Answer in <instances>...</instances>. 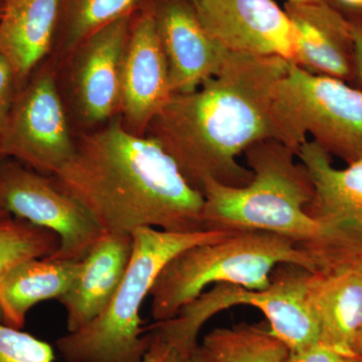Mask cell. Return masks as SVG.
<instances>
[{"mask_svg":"<svg viewBox=\"0 0 362 362\" xmlns=\"http://www.w3.org/2000/svg\"><path fill=\"white\" fill-rule=\"evenodd\" d=\"M183 362H216L209 356V354L202 349L201 345H199L197 349L194 352L189 354L187 357H185Z\"/></svg>","mask_w":362,"mask_h":362,"instance_id":"29","label":"cell"},{"mask_svg":"<svg viewBox=\"0 0 362 362\" xmlns=\"http://www.w3.org/2000/svg\"><path fill=\"white\" fill-rule=\"evenodd\" d=\"M307 290L320 325V342L356 352L362 328V258L337 270L310 272Z\"/></svg>","mask_w":362,"mask_h":362,"instance_id":"17","label":"cell"},{"mask_svg":"<svg viewBox=\"0 0 362 362\" xmlns=\"http://www.w3.org/2000/svg\"><path fill=\"white\" fill-rule=\"evenodd\" d=\"M238 232L173 233L137 228L125 277L110 303L97 318L59 338L57 350L65 362H142L151 334L142 327L140 309L164 267L188 247L225 240Z\"/></svg>","mask_w":362,"mask_h":362,"instance_id":"4","label":"cell"},{"mask_svg":"<svg viewBox=\"0 0 362 362\" xmlns=\"http://www.w3.org/2000/svg\"><path fill=\"white\" fill-rule=\"evenodd\" d=\"M2 13H4V4H0V18H1Z\"/></svg>","mask_w":362,"mask_h":362,"instance_id":"32","label":"cell"},{"mask_svg":"<svg viewBox=\"0 0 362 362\" xmlns=\"http://www.w3.org/2000/svg\"><path fill=\"white\" fill-rule=\"evenodd\" d=\"M173 96L153 0H142L131 16L124 52L120 120L134 134L146 135L150 123Z\"/></svg>","mask_w":362,"mask_h":362,"instance_id":"10","label":"cell"},{"mask_svg":"<svg viewBox=\"0 0 362 362\" xmlns=\"http://www.w3.org/2000/svg\"><path fill=\"white\" fill-rule=\"evenodd\" d=\"M289 4H333L332 0H286Z\"/></svg>","mask_w":362,"mask_h":362,"instance_id":"30","label":"cell"},{"mask_svg":"<svg viewBox=\"0 0 362 362\" xmlns=\"http://www.w3.org/2000/svg\"><path fill=\"white\" fill-rule=\"evenodd\" d=\"M75 147L54 63H45L16 92L4 136V156L54 176L70 160Z\"/></svg>","mask_w":362,"mask_h":362,"instance_id":"8","label":"cell"},{"mask_svg":"<svg viewBox=\"0 0 362 362\" xmlns=\"http://www.w3.org/2000/svg\"><path fill=\"white\" fill-rule=\"evenodd\" d=\"M340 9L349 11V13L362 14V0H332Z\"/></svg>","mask_w":362,"mask_h":362,"instance_id":"28","label":"cell"},{"mask_svg":"<svg viewBox=\"0 0 362 362\" xmlns=\"http://www.w3.org/2000/svg\"><path fill=\"white\" fill-rule=\"evenodd\" d=\"M284 9L297 35L296 65L317 75L357 82L349 16L334 4H289Z\"/></svg>","mask_w":362,"mask_h":362,"instance_id":"14","label":"cell"},{"mask_svg":"<svg viewBox=\"0 0 362 362\" xmlns=\"http://www.w3.org/2000/svg\"><path fill=\"white\" fill-rule=\"evenodd\" d=\"M63 0H4L0 18V57L11 66L18 90L26 84L54 47Z\"/></svg>","mask_w":362,"mask_h":362,"instance_id":"16","label":"cell"},{"mask_svg":"<svg viewBox=\"0 0 362 362\" xmlns=\"http://www.w3.org/2000/svg\"><path fill=\"white\" fill-rule=\"evenodd\" d=\"M284 362H362V356L318 342L300 351H290Z\"/></svg>","mask_w":362,"mask_h":362,"instance_id":"25","label":"cell"},{"mask_svg":"<svg viewBox=\"0 0 362 362\" xmlns=\"http://www.w3.org/2000/svg\"><path fill=\"white\" fill-rule=\"evenodd\" d=\"M132 14L90 35L68 59L74 106L85 125H100L120 112L124 52Z\"/></svg>","mask_w":362,"mask_h":362,"instance_id":"12","label":"cell"},{"mask_svg":"<svg viewBox=\"0 0 362 362\" xmlns=\"http://www.w3.org/2000/svg\"><path fill=\"white\" fill-rule=\"evenodd\" d=\"M151 342L142 362H183L185 357L156 331L149 329Z\"/></svg>","mask_w":362,"mask_h":362,"instance_id":"26","label":"cell"},{"mask_svg":"<svg viewBox=\"0 0 362 362\" xmlns=\"http://www.w3.org/2000/svg\"><path fill=\"white\" fill-rule=\"evenodd\" d=\"M356 51L357 83L362 87V14L349 13Z\"/></svg>","mask_w":362,"mask_h":362,"instance_id":"27","label":"cell"},{"mask_svg":"<svg viewBox=\"0 0 362 362\" xmlns=\"http://www.w3.org/2000/svg\"><path fill=\"white\" fill-rule=\"evenodd\" d=\"M16 92L18 87L13 71L6 59L0 57V163L6 159L4 154V140Z\"/></svg>","mask_w":362,"mask_h":362,"instance_id":"24","label":"cell"},{"mask_svg":"<svg viewBox=\"0 0 362 362\" xmlns=\"http://www.w3.org/2000/svg\"><path fill=\"white\" fill-rule=\"evenodd\" d=\"M134 240L128 233H104L81 261L77 277L58 301L66 313L68 332L97 318L125 277Z\"/></svg>","mask_w":362,"mask_h":362,"instance_id":"15","label":"cell"},{"mask_svg":"<svg viewBox=\"0 0 362 362\" xmlns=\"http://www.w3.org/2000/svg\"><path fill=\"white\" fill-rule=\"evenodd\" d=\"M282 143L296 156L310 134L329 156L362 161V89L290 63L276 89Z\"/></svg>","mask_w":362,"mask_h":362,"instance_id":"7","label":"cell"},{"mask_svg":"<svg viewBox=\"0 0 362 362\" xmlns=\"http://www.w3.org/2000/svg\"><path fill=\"white\" fill-rule=\"evenodd\" d=\"M153 4L173 95L194 92L218 71L226 49L207 33L189 0H153Z\"/></svg>","mask_w":362,"mask_h":362,"instance_id":"13","label":"cell"},{"mask_svg":"<svg viewBox=\"0 0 362 362\" xmlns=\"http://www.w3.org/2000/svg\"><path fill=\"white\" fill-rule=\"evenodd\" d=\"M201 346L216 362H284L290 352L271 331L247 323L216 328Z\"/></svg>","mask_w":362,"mask_h":362,"instance_id":"21","label":"cell"},{"mask_svg":"<svg viewBox=\"0 0 362 362\" xmlns=\"http://www.w3.org/2000/svg\"><path fill=\"white\" fill-rule=\"evenodd\" d=\"M244 153L252 173L249 185L233 187L214 180L204 182V230L282 235L313 255L326 272L362 258L361 237L307 214L314 185L291 149L268 139L254 143Z\"/></svg>","mask_w":362,"mask_h":362,"instance_id":"3","label":"cell"},{"mask_svg":"<svg viewBox=\"0 0 362 362\" xmlns=\"http://www.w3.org/2000/svg\"><path fill=\"white\" fill-rule=\"evenodd\" d=\"M190 2H192V4H194V2L197 1V0H189Z\"/></svg>","mask_w":362,"mask_h":362,"instance_id":"33","label":"cell"},{"mask_svg":"<svg viewBox=\"0 0 362 362\" xmlns=\"http://www.w3.org/2000/svg\"><path fill=\"white\" fill-rule=\"evenodd\" d=\"M289 65L278 57L226 49L218 71L194 92L173 95L146 135L199 192L207 180L245 187L252 173L238 162L240 154L262 140L282 143L275 95Z\"/></svg>","mask_w":362,"mask_h":362,"instance_id":"1","label":"cell"},{"mask_svg":"<svg viewBox=\"0 0 362 362\" xmlns=\"http://www.w3.org/2000/svg\"><path fill=\"white\" fill-rule=\"evenodd\" d=\"M81 261L47 258L21 262L0 276V321L23 330L28 311L63 296L77 277Z\"/></svg>","mask_w":362,"mask_h":362,"instance_id":"19","label":"cell"},{"mask_svg":"<svg viewBox=\"0 0 362 362\" xmlns=\"http://www.w3.org/2000/svg\"><path fill=\"white\" fill-rule=\"evenodd\" d=\"M52 345L0 321V362H54Z\"/></svg>","mask_w":362,"mask_h":362,"instance_id":"23","label":"cell"},{"mask_svg":"<svg viewBox=\"0 0 362 362\" xmlns=\"http://www.w3.org/2000/svg\"><path fill=\"white\" fill-rule=\"evenodd\" d=\"M142 0H63L59 23L58 56L68 61L88 37L124 16H131Z\"/></svg>","mask_w":362,"mask_h":362,"instance_id":"20","label":"cell"},{"mask_svg":"<svg viewBox=\"0 0 362 362\" xmlns=\"http://www.w3.org/2000/svg\"><path fill=\"white\" fill-rule=\"evenodd\" d=\"M310 175L314 197L306 207L311 218L356 233L362 239V161L338 169L314 141L298 152Z\"/></svg>","mask_w":362,"mask_h":362,"instance_id":"18","label":"cell"},{"mask_svg":"<svg viewBox=\"0 0 362 362\" xmlns=\"http://www.w3.org/2000/svg\"><path fill=\"white\" fill-rule=\"evenodd\" d=\"M4 0H0V4H4Z\"/></svg>","mask_w":362,"mask_h":362,"instance_id":"34","label":"cell"},{"mask_svg":"<svg viewBox=\"0 0 362 362\" xmlns=\"http://www.w3.org/2000/svg\"><path fill=\"white\" fill-rule=\"evenodd\" d=\"M354 351L362 356V328L361 332H359L358 337H357L356 345H354Z\"/></svg>","mask_w":362,"mask_h":362,"instance_id":"31","label":"cell"},{"mask_svg":"<svg viewBox=\"0 0 362 362\" xmlns=\"http://www.w3.org/2000/svg\"><path fill=\"white\" fill-rule=\"evenodd\" d=\"M294 265L324 273L318 259L282 235L259 230L238 232L218 242L180 252L160 272L150 290L151 316L169 320L209 285L233 284L263 290L275 267Z\"/></svg>","mask_w":362,"mask_h":362,"instance_id":"5","label":"cell"},{"mask_svg":"<svg viewBox=\"0 0 362 362\" xmlns=\"http://www.w3.org/2000/svg\"><path fill=\"white\" fill-rule=\"evenodd\" d=\"M194 6L207 33L223 49L296 64V30L274 0H197Z\"/></svg>","mask_w":362,"mask_h":362,"instance_id":"11","label":"cell"},{"mask_svg":"<svg viewBox=\"0 0 362 362\" xmlns=\"http://www.w3.org/2000/svg\"><path fill=\"white\" fill-rule=\"evenodd\" d=\"M59 247L56 233L16 218L0 206V276L25 259L51 257Z\"/></svg>","mask_w":362,"mask_h":362,"instance_id":"22","label":"cell"},{"mask_svg":"<svg viewBox=\"0 0 362 362\" xmlns=\"http://www.w3.org/2000/svg\"><path fill=\"white\" fill-rule=\"evenodd\" d=\"M52 177L104 233L206 230L202 192L188 183L160 143L134 134L121 120L81 135L74 156Z\"/></svg>","mask_w":362,"mask_h":362,"instance_id":"2","label":"cell"},{"mask_svg":"<svg viewBox=\"0 0 362 362\" xmlns=\"http://www.w3.org/2000/svg\"><path fill=\"white\" fill-rule=\"evenodd\" d=\"M310 271L301 267L285 265L279 269L271 285L263 290H252L233 284H216L183 307L169 320L150 326L166 341L187 357L199 347L197 337L209 319L233 306H252L259 309L270 324V331L284 342L291 352L308 349L320 342L321 331L307 290Z\"/></svg>","mask_w":362,"mask_h":362,"instance_id":"6","label":"cell"},{"mask_svg":"<svg viewBox=\"0 0 362 362\" xmlns=\"http://www.w3.org/2000/svg\"><path fill=\"white\" fill-rule=\"evenodd\" d=\"M0 206L58 235L59 247L52 259L82 261L104 233L87 209L64 192L52 176L14 159L0 163Z\"/></svg>","mask_w":362,"mask_h":362,"instance_id":"9","label":"cell"}]
</instances>
